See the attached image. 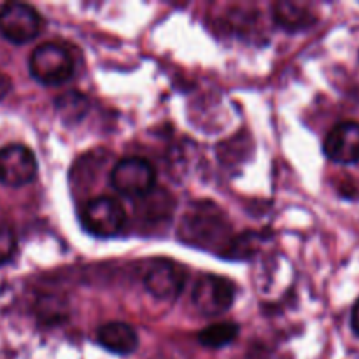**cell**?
Segmentation results:
<instances>
[{
	"label": "cell",
	"instance_id": "cell-1",
	"mask_svg": "<svg viewBox=\"0 0 359 359\" xmlns=\"http://www.w3.org/2000/svg\"><path fill=\"white\" fill-rule=\"evenodd\" d=\"M179 237L200 249H217L226 252L233 244L230 238V223L224 217V212L210 202H196L189 205Z\"/></svg>",
	"mask_w": 359,
	"mask_h": 359
},
{
	"label": "cell",
	"instance_id": "cell-2",
	"mask_svg": "<svg viewBox=\"0 0 359 359\" xmlns=\"http://www.w3.org/2000/svg\"><path fill=\"white\" fill-rule=\"evenodd\" d=\"M28 70L37 83L44 86H60L72 79L76 65L65 46L58 42H44L32 51Z\"/></svg>",
	"mask_w": 359,
	"mask_h": 359
},
{
	"label": "cell",
	"instance_id": "cell-3",
	"mask_svg": "<svg viewBox=\"0 0 359 359\" xmlns=\"http://www.w3.org/2000/svg\"><path fill=\"white\" fill-rule=\"evenodd\" d=\"M81 224L98 238H114L126 226V210L114 196H97L81 209Z\"/></svg>",
	"mask_w": 359,
	"mask_h": 359
},
{
	"label": "cell",
	"instance_id": "cell-4",
	"mask_svg": "<svg viewBox=\"0 0 359 359\" xmlns=\"http://www.w3.org/2000/svg\"><path fill=\"white\" fill-rule=\"evenodd\" d=\"M111 184L126 198H144L154 189L156 170L146 158H123L112 167Z\"/></svg>",
	"mask_w": 359,
	"mask_h": 359
},
{
	"label": "cell",
	"instance_id": "cell-5",
	"mask_svg": "<svg viewBox=\"0 0 359 359\" xmlns=\"http://www.w3.org/2000/svg\"><path fill=\"white\" fill-rule=\"evenodd\" d=\"M237 287L230 279L214 273H205L196 280L191 300L196 311L207 318H216L230 311L235 302Z\"/></svg>",
	"mask_w": 359,
	"mask_h": 359
},
{
	"label": "cell",
	"instance_id": "cell-6",
	"mask_svg": "<svg viewBox=\"0 0 359 359\" xmlns=\"http://www.w3.org/2000/svg\"><path fill=\"white\" fill-rule=\"evenodd\" d=\"M42 30V18L35 7L9 2L0 7V34L13 44H27Z\"/></svg>",
	"mask_w": 359,
	"mask_h": 359
},
{
	"label": "cell",
	"instance_id": "cell-7",
	"mask_svg": "<svg viewBox=\"0 0 359 359\" xmlns=\"http://www.w3.org/2000/svg\"><path fill=\"white\" fill-rule=\"evenodd\" d=\"M37 158L23 144H9L0 149V182L11 188L27 186L37 177Z\"/></svg>",
	"mask_w": 359,
	"mask_h": 359
},
{
	"label": "cell",
	"instance_id": "cell-8",
	"mask_svg": "<svg viewBox=\"0 0 359 359\" xmlns=\"http://www.w3.org/2000/svg\"><path fill=\"white\" fill-rule=\"evenodd\" d=\"M323 151L332 161L353 165L359 161V123L342 121L333 126L325 137Z\"/></svg>",
	"mask_w": 359,
	"mask_h": 359
},
{
	"label": "cell",
	"instance_id": "cell-9",
	"mask_svg": "<svg viewBox=\"0 0 359 359\" xmlns=\"http://www.w3.org/2000/svg\"><path fill=\"white\" fill-rule=\"evenodd\" d=\"M186 284V270L175 263L154 265L144 277V286L158 300H175Z\"/></svg>",
	"mask_w": 359,
	"mask_h": 359
},
{
	"label": "cell",
	"instance_id": "cell-10",
	"mask_svg": "<svg viewBox=\"0 0 359 359\" xmlns=\"http://www.w3.org/2000/svg\"><path fill=\"white\" fill-rule=\"evenodd\" d=\"M97 342L107 353L118 356H130L139 347V335L128 323L111 321L97 330Z\"/></svg>",
	"mask_w": 359,
	"mask_h": 359
},
{
	"label": "cell",
	"instance_id": "cell-11",
	"mask_svg": "<svg viewBox=\"0 0 359 359\" xmlns=\"http://www.w3.org/2000/svg\"><path fill=\"white\" fill-rule=\"evenodd\" d=\"M272 18L283 30L302 32L316 23V16L305 4L277 2L272 7Z\"/></svg>",
	"mask_w": 359,
	"mask_h": 359
},
{
	"label": "cell",
	"instance_id": "cell-12",
	"mask_svg": "<svg viewBox=\"0 0 359 359\" xmlns=\"http://www.w3.org/2000/svg\"><path fill=\"white\" fill-rule=\"evenodd\" d=\"M238 325L231 321L216 323V325H209L198 333V342L207 349H223V347L230 346L237 340Z\"/></svg>",
	"mask_w": 359,
	"mask_h": 359
},
{
	"label": "cell",
	"instance_id": "cell-13",
	"mask_svg": "<svg viewBox=\"0 0 359 359\" xmlns=\"http://www.w3.org/2000/svg\"><path fill=\"white\" fill-rule=\"evenodd\" d=\"M56 107H58V112L63 116L65 123H77L86 116L90 102L83 93L70 91V93L58 97Z\"/></svg>",
	"mask_w": 359,
	"mask_h": 359
},
{
	"label": "cell",
	"instance_id": "cell-14",
	"mask_svg": "<svg viewBox=\"0 0 359 359\" xmlns=\"http://www.w3.org/2000/svg\"><path fill=\"white\" fill-rule=\"evenodd\" d=\"M18 241L14 231L9 226H0V266L9 263L16 255Z\"/></svg>",
	"mask_w": 359,
	"mask_h": 359
},
{
	"label": "cell",
	"instance_id": "cell-15",
	"mask_svg": "<svg viewBox=\"0 0 359 359\" xmlns=\"http://www.w3.org/2000/svg\"><path fill=\"white\" fill-rule=\"evenodd\" d=\"M11 84L13 83H11L9 77H7L6 74L0 72V100H2V98H6V95L11 91Z\"/></svg>",
	"mask_w": 359,
	"mask_h": 359
},
{
	"label": "cell",
	"instance_id": "cell-16",
	"mask_svg": "<svg viewBox=\"0 0 359 359\" xmlns=\"http://www.w3.org/2000/svg\"><path fill=\"white\" fill-rule=\"evenodd\" d=\"M351 326H353V332L359 337V300L354 304L353 312H351Z\"/></svg>",
	"mask_w": 359,
	"mask_h": 359
}]
</instances>
